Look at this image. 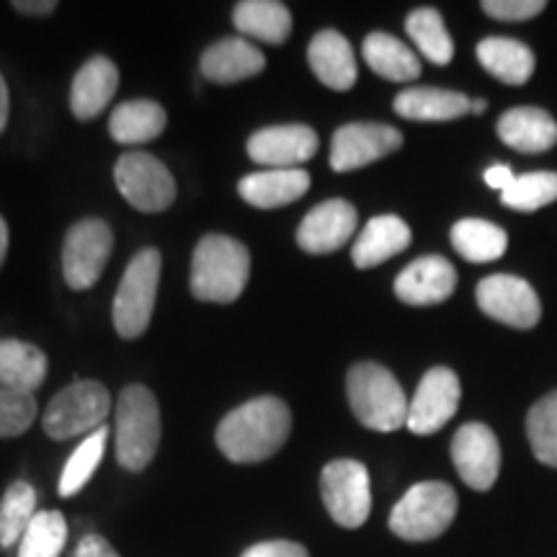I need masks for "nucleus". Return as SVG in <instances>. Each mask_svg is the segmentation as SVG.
<instances>
[{"mask_svg": "<svg viewBox=\"0 0 557 557\" xmlns=\"http://www.w3.org/2000/svg\"><path fill=\"white\" fill-rule=\"evenodd\" d=\"M292 431L287 403L278 398H256L230 410L218 426V447L230 462L250 465L274 457Z\"/></svg>", "mask_w": 557, "mask_h": 557, "instance_id": "1", "label": "nucleus"}, {"mask_svg": "<svg viewBox=\"0 0 557 557\" xmlns=\"http://www.w3.org/2000/svg\"><path fill=\"white\" fill-rule=\"evenodd\" d=\"M346 395L361 426L389 434L408 423L406 393L395 374L377 361H359L348 369Z\"/></svg>", "mask_w": 557, "mask_h": 557, "instance_id": "2", "label": "nucleus"}, {"mask_svg": "<svg viewBox=\"0 0 557 557\" xmlns=\"http://www.w3.org/2000/svg\"><path fill=\"white\" fill-rule=\"evenodd\" d=\"M250 276L248 248L227 235H207L194 248L191 292L205 302H233Z\"/></svg>", "mask_w": 557, "mask_h": 557, "instance_id": "3", "label": "nucleus"}, {"mask_svg": "<svg viewBox=\"0 0 557 557\" xmlns=\"http://www.w3.org/2000/svg\"><path fill=\"white\" fill-rule=\"evenodd\" d=\"M457 491L442 480H423L389 511V532L406 542H431L442 537L457 519Z\"/></svg>", "mask_w": 557, "mask_h": 557, "instance_id": "4", "label": "nucleus"}, {"mask_svg": "<svg viewBox=\"0 0 557 557\" xmlns=\"http://www.w3.org/2000/svg\"><path fill=\"white\" fill-rule=\"evenodd\" d=\"M160 444V408L143 385L124 387L116 400V459L124 470H145Z\"/></svg>", "mask_w": 557, "mask_h": 557, "instance_id": "5", "label": "nucleus"}, {"mask_svg": "<svg viewBox=\"0 0 557 557\" xmlns=\"http://www.w3.org/2000/svg\"><path fill=\"white\" fill-rule=\"evenodd\" d=\"M160 282V253L156 248L139 250L124 271L114 297V329L122 338H137L148 331L156 308Z\"/></svg>", "mask_w": 557, "mask_h": 557, "instance_id": "6", "label": "nucleus"}, {"mask_svg": "<svg viewBox=\"0 0 557 557\" xmlns=\"http://www.w3.org/2000/svg\"><path fill=\"white\" fill-rule=\"evenodd\" d=\"M111 410L109 389L96 380L67 385L45 410V431L52 438H73L94 434L103 426Z\"/></svg>", "mask_w": 557, "mask_h": 557, "instance_id": "7", "label": "nucleus"}, {"mask_svg": "<svg viewBox=\"0 0 557 557\" xmlns=\"http://www.w3.org/2000/svg\"><path fill=\"white\" fill-rule=\"evenodd\" d=\"M320 496L331 519L344 529H359L372 513L369 470L357 459H333L320 475Z\"/></svg>", "mask_w": 557, "mask_h": 557, "instance_id": "8", "label": "nucleus"}, {"mask_svg": "<svg viewBox=\"0 0 557 557\" xmlns=\"http://www.w3.org/2000/svg\"><path fill=\"white\" fill-rule=\"evenodd\" d=\"M116 189L139 212H163L176 201V181L150 152H124L114 169Z\"/></svg>", "mask_w": 557, "mask_h": 557, "instance_id": "9", "label": "nucleus"}, {"mask_svg": "<svg viewBox=\"0 0 557 557\" xmlns=\"http://www.w3.org/2000/svg\"><path fill=\"white\" fill-rule=\"evenodd\" d=\"M114 248V233L103 220H81L67 230L62 246V274L73 289H90L99 282Z\"/></svg>", "mask_w": 557, "mask_h": 557, "instance_id": "10", "label": "nucleus"}, {"mask_svg": "<svg viewBox=\"0 0 557 557\" xmlns=\"http://www.w3.org/2000/svg\"><path fill=\"white\" fill-rule=\"evenodd\" d=\"M478 308L487 318L504 323L508 329L529 331L537 329L542 320V302L527 278L513 274L485 276L475 289Z\"/></svg>", "mask_w": 557, "mask_h": 557, "instance_id": "11", "label": "nucleus"}, {"mask_svg": "<svg viewBox=\"0 0 557 557\" xmlns=\"http://www.w3.org/2000/svg\"><path fill=\"white\" fill-rule=\"evenodd\" d=\"M403 148V132L380 122H351L331 139V169L336 173L359 171Z\"/></svg>", "mask_w": 557, "mask_h": 557, "instance_id": "12", "label": "nucleus"}, {"mask_svg": "<svg viewBox=\"0 0 557 557\" xmlns=\"http://www.w3.org/2000/svg\"><path fill=\"white\" fill-rule=\"evenodd\" d=\"M462 400V385L455 369L434 367L418 382V389L410 400L406 426L418 436H431L442 431L457 416Z\"/></svg>", "mask_w": 557, "mask_h": 557, "instance_id": "13", "label": "nucleus"}, {"mask_svg": "<svg viewBox=\"0 0 557 557\" xmlns=\"http://www.w3.org/2000/svg\"><path fill=\"white\" fill-rule=\"evenodd\" d=\"M449 455L457 475L472 491L485 493L496 485L500 475V444L493 429H487L485 423L470 421L459 426L451 438Z\"/></svg>", "mask_w": 557, "mask_h": 557, "instance_id": "14", "label": "nucleus"}, {"mask_svg": "<svg viewBox=\"0 0 557 557\" xmlns=\"http://www.w3.org/2000/svg\"><path fill=\"white\" fill-rule=\"evenodd\" d=\"M318 148V132L308 124H276L253 132L248 139L250 160L263 169H299L315 158Z\"/></svg>", "mask_w": 557, "mask_h": 557, "instance_id": "15", "label": "nucleus"}, {"mask_svg": "<svg viewBox=\"0 0 557 557\" xmlns=\"http://www.w3.org/2000/svg\"><path fill=\"white\" fill-rule=\"evenodd\" d=\"M357 207L346 199H329L305 214L297 227V246L310 256H325L344 248L357 233Z\"/></svg>", "mask_w": 557, "mask_h": 557, "instance_id": "16", "label": "nucleus"}, {"mask_svg": "<svg viewBox=\"0 0 557 557\" xmlns=\"http://www.w3.org/2000/svg\"><path fill=\"white\" fill-rule=\"evenodd\" d=\"M455 289L457 269L444 256H421V259L408 263L395 278V297L403 305H413V308L447 302L455 295Z\"/></svg>", "mask_w": 557, "mask_h": 557, "instance_id": "17", "label": "nucleus"}, {"mask_svg": "<svg viewBox=\"0 0 557 557\" xmlns=\"http://www.w3.org/2000/svg\"><path fill=\"white\" fill-rule=\"evenodd\" d=\"M496 132L506 148L524 156H542L557 145V120L540 107H513L504 111Z\"/></svg>", "mask_w": 557, "mask_h": 557, "instance_id": "18", "label": "nucleus"}, {"mask_svg": "<svg viewBox=\"0 0 557 557\" xmlns=\"http://www.w3.org/2000/svg\"><path fill=\"white\" fill-rule=\"evenodd\" d=\"M308 62L315 78L331 90H351L357 86L359 70L351 45L336 29H323L312 37L308 47Z\"/></svg>", "mask_w": 557, "mask_h": 557, "instance_id": "19", "label": "nucleus"}, {"mask_svg": "<svg viewBox=\"0 0 557 557\" xmlns=\"http://www.w3.org/2000/svg\"><path fill=\"white\" fill-rule=\"evenodd\" d=\"M413 240V233L398 214H377L364 225L359 238L354 240L351 259L357 269H374L380 263L403 253Z\"/></svg>", "mask_w": 557, "mask_h": 557, "instance_id": "20", "label": "nucleus"}, {"mask_svg": "<svg viewBox=\"0 0 557 557\" xmlns=\"http://www.w3.org/2000/svg\"><path fill=\"white\" fill-rule=\"evenodd\" d=\"M120 88V70L109 58H90L75 73L73 90H70V109L78 120H96L114 99Z\"/></svg>", "mask_w": 557, "mask_h": 557, "instance_id": "21", "label": "nucleus"}, {"mask_svg": "<svg viewBox=\"0 0 557 557\" xmlns=\"http://www.w3.org/2000/svg\"><path fill=\"white\" fill-rule=\"evenodd\" d=\"M263 67H267L263 52L243 37L220 39L218 45L207 47L205 58H201V73H205V78L212 83H222V86L253 78Z\"/></svg>", "mask_w": 557, "mask_h": 557, "instance_id": "22", "label": "nucleus"}, {"mask_svg": "<svg viewBox=\"0 0 557 557\" xmlns=\"http://www.w3.org/2000/svg\"><path fill=\"white\" fill-rule=\"evenodd\" d=\"M395 114L413 122H455L472 114V99L449 88H406L395 96Z\"/></svg>", "mask_w": 557, "mask_h": 557, "instance_id": "23", "label": "nucleus"}, {"mask_svg": "<svg viewBox=\"0 0 557 557\" xmlns=\"http://www.w3.org/2000/svg\"><path fill=\"white\" fill-rule=\"evenodd\" d=\"M310 189V173L302 169H263L238 184V194L250 207L276 209L292 205Z\"/></svg>", "mask_w": 557, "mask_h": 557, "instance_id": "24", "label": "nucleus"}, {"mask_svg": "<svg viewBox=\"0 0 557 557\" xmlns=\"http://www.w3.org/2000/svg\"><path fill=\"white\" fill-rule=\"evenodd\" d=\"M478 62L493 78L506 86H524L534 75L537 58L532 47L511 37H485L478 45Z\"/></svg>", "mask_w": 557, "mask_h": 557, "instance_id": "25", "label": "nucleus"}, {"mask_svg": "<svg viewBox=\"0 0 557 557\" xmlns=\"http://www.w3.org/2000/svg\"><path fill=\"white\" fill-rule=\"evenodd\" d=\"M364 62L380 78L393 83H410L421 75V60L416 52H410L408 45H403L398 37L387 32H372L364 39Z\"/></svg>", "mask_w": 557, "mask_h": 557, "instance_id": "26", "label": "nucleus"}, {"mask_svg": "<svg viewBox=\"0 0 557 557\" xmlns=\"http://www.w3.org/2000/svg\"><path fill=\"white\" fill-rule=\"evenodd\" d=\"M47 377L45 351L16 338L0 341V387L34 395Z\"/></svg>", "mask_w": 557, "mask_h": 557, "instance_id": "27", "label": "nucleus"}, {"mask_svg": "<svg viewBox=\"0 0 557 557\" xmlns=\"http://www.w3.org/2000/svg\"><path fill=\"white\" fill-rule=\"evenodd\" d=\"M233 21L243 37L267 41V45H282L292 34V13L276 0H243L235 5Z\"/></svg>", "mask_w": 557, "mask_h": 557, "instance_id": "28", "label": "nucleus"}, {"mask_svg": "<svg viewBox=\"0 0 557 557\" xmlns=\"http://www.w3.org/2000/svg\"><path fill=\"white\" fill-rule=\"evenodd\" d=\"M451 246L465 261L470 263H491L498 261L508 248V233L496 222L465 218L455 222L449 233Z\"/></svg>", "mask_w": 557, "mask_h": 557, "instance_id": "29", "label": "nucleus"}, {"mask_svg": "<svg viewBox=\"0 0 557 557\" xmlns=\"http://www.w3.org/2000/svg\"><path fill=\"white\" fill-rule=\"evenodd\" d=\"M165 111L160 103L137 99L124 101L109 120V132L120 145H143L156 139L165 129Z\"/></svg>", "mask_w": 557, "mask_h": 557, "instance_id": "30", "label": "nucleus"}, {"mask_svg": "<svg viewBox=\"0 0 557 557\" xmlns=\"http://www.w3.org/2000/svg\"><path fill=\"white\" fill-rule=\"evenodd\" d=\"M406 32L413 39L418 52L434 62V65H449L455 60V41L444 24L442 13L436 9H416L406 18Z\"/></svg>", "mask_w": 557, "mask_h": 557, "instance_id": "31", "label": "nucleus"}, {"mask_svg": "<svg viewBox=\"0 0 557 557\" xmlns=\"http://www.w3.org/2000/svg\"><path fill=\"white\" fill-rule=\"evenodd\" d=\"M37 513V491L24 480L13 483L0 500V547L21 542Z\"/></svg>", "mask_w": 557, "mask_h": 557, "instance_id": "32", "label": "nucleus"}, {"mask_svg": "<svg viewBox=\"0 0 557 557\" xmlns=\"http://www.w3.org/2000/svg\"><path fill=\"white\" fill-rule=\"evenodd\" d=\"M527 438L532 455L545 468L557 470V389L547 393L529 408L527 413Z\"/></svg>", "mask_w": 557, "mask_h": 557, "instance_id": "33", "label": "nucleus"}, {"mask_svg": "<svg viewBox=\"0 0 557 557\" xmlns=\"http://www.w3.org/2000/svg\"><path fill=\"white\" fill-rule=\"evenodd\" d=\"M107 442H109V429L101 426L99 431H94V434H88L86 442H83L81 447L70 455L65 470H62V478H60V496L62 498L75 496V493H81L83 487H86L88 480L94 478V472L99 470L103 451H107Z\"/></svg>", "mask_w": 557, "mask_h": 557, "instance_id": "34", "label": "nucleus"}, {"mask_svg": "<svg viewBox=\"0 0 557 557\" xmlns=\"http://www.w3.org/2000/svg\"><path fill=\"white\" fill-rule=\"evenodd\" d=\"M504 207L513 212H537V209L557 201V173L555 171H532L513 178L506 191H500Z\"/></svg>", "mask_w": 557, "mask_h": 557, "instance_id": "35", "label": "nucleus"}, {"mask_svg": "<svg viewBox=\"0 0 557 557\" xmlns=\"http://www.w3.org/2000/svg\"><path fill=\"white\" fill-rule=\"evenodd\" d=\"M65 542V517L60 511H39L18 542V557H60Z\"/></svg>", "mask_w": 557, "mask_h": 557, "instance_id": "36", "label": "nucleus"}, {"mask_svg": "<svg viewBox=\"0 0 557 557\" xmlns=\"http://www.w3.org/2000/svg\"><path fill=\"white\" fill-rule=\"evenodd\" d=\"M34 418H37L34 395L0 387V436L24 434L34 423Z\"/></svg>", "mask_w": 557, "mask_h": 557, "instance_id": "37", "label": "nucleus"}, {"mask_svg": "<svg viewBox=\"0 0 557 557\" xmlns=\"http://www.w3.org/2000/svg\"><path fill=\"white\" fill-rule=\"evenodd\" d=\"M480 9L487 18L506 21V24H519V21L537 18L547 9L545 0H483Z\"/></svg>", "mask_w": 557, "mask_h": 557, "instance_id": "38", "label": "nucleus"}, {"mask_svg": "<svg viewBox=\"0 0 557 557\" xmlns=\"http://www.w3.org/2000/svg\"><path fill=\"white\" fill-rule=\"evenodd\" d=\"M243 557H310L308 549L297 542L289 540H271V542H259V545L248 547Z\"/></svg>", "mask_w": 557, "mask_h": 557, "instance_id": "39", "label": "nucleus"}, {"mask_svg": "<svg viewBox=\"0 0 557 557\" xmlns=\"http://www.w3.org/2000/svg\"><path fill=\"white\" fill-rule=\"evenodd\" d=\"M75 557H120V553L107 540L99 537V534H86L81 540L78 549H75Z\"/></svg>", "mask_w": 557, "mask_h": 557, "instance_id": "40", "label": "nucleus"}, {"mask_svg": "<svg viewBox=\"0 0 557 557\" xmlns=\"http://www.w3.org/2000/svg\"><path fill=\"white\" fill-rule=\"evenodd\" d=\"M513 178H517V176H513V171L504 163L491 165V169L485 171V184L491 186V189H498V191H506L508 186L513 184Z\"/></svg>", "mask_w": 557, "mask_h": 557, "instance_id": "41", "label": "nucleus"}, {"mask_svg": "<svg viewBox=\"0 0 557 557\" xmlns=\"http://www.w3.org/2000/svg\"><path fill=\"white\" fill-rule=\"evenodd\" d=\"M13 9L21 13H50L58 9V3H52V0H41V3H34V0H29V3H26V0H16Z\"/></svg>", "mask_w": 557, "mask_h": 557, "instance_id": "42", "label": "nucleus"}, {"mask_svg": "<svg viewBox=\"0 0 557 557\" xmlns=\"http://www.w3.org/2000/svg\"><path fill=\"white\" fill-rule=\"evenodd\" d=\"M5 122H9V88H5L3 75H0V132H3Z\"/></svg>", "mask_w": 557, "mask_h": 557, "instance_id": "43", "label": "nucleus"}, {"mask_svg": "<svg viewBox=\"0 0 557 557\" xmlns=\"http://www.w3.org/2000/svg\"><path fill=\"white\" fill-rule=\"evenodd\" d=\"M5 250H9V225L0 218V263L5 259Z\"/></svg>", "mask_w": 557, "mask_h": 557, "instance_id": "44", "label": "nucleus"}, {"mask_svg": "<svg viewBox=\"0 0 557 557\" xmlns=\"http://www.w3.org/2000/svg\"><path fill=\"white\" fill-rule=\"evenodd\" d=\"M485 109H487V101H485V99H475V101H472V114H475V116H483Z\"/></svg>", "mask_w": 557, "mask_h": 557, "instance_id": "45", "label": "nucleus"}]
</instances>
